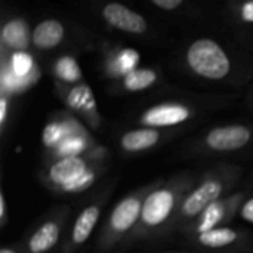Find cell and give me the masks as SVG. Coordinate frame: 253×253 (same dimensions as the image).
<instances>
[{
    "instance_id": "cb8c5ba5",
    "label": "cell",
    "mask_w": 253,
    "mask_h": 253,
    "mask_svg": "<svg viewBox=\"0 0 253 253\" xmlns=\"http://www.w3.org/2000/svg\"><path fill=\"white\" fill-rule=\"evenodd\" d=\"M151 3L165 10H173L182 6V0H151Z\"/></svg>"
},
{
    "instance_id": "8992f818",
    "label": "cell",
    "mask_w": 253,
    "mask_h": 253,
    "mask_svg": "<svg viewBox=\"0 0 253 253\" xmlns=\"http://www.w3.org/2000/svg\"><path fill=\"white\" fill-rule=\"evenodd\" d=\"M252 132L246 126L231 125L212 129L206 136V145L213 151H234L249 144Z\"/></svg>"
},
{
    "instance_id": "ac0fdd59",
    "label": "cell",
    "mask_w": 253,
    "mask_h": 253,
    "mask_svg": "<svg viewBox=\"0 0 253 253\" xmlns=\"http://www.w3.org/2000/svg\"><path fill=\"white\" fill-rule=\"evenodd\" d=\"M55 74L61 82L77 83L82 80V70L73 56H62L55 64Z\"/></svg>"
},
{
    "instance_id": "83f0119b",
    "label": "cell",
    "mask_w": 253,
    "mask_h": 253,
    "mask_svg": "<svg viewBox=\"0 0 253 253\" xmlns=\"http://www.w3.org/2000/svg\"><path fill=\"white\" fill-rule=\"evenodd\" d=\"M0 218H1V222H4V218H6V199H4L3 191L0 194Z\"/></svg>"
},
{
    "instance_id": "ba28073f",
    "label": "cell",
    "mask_w": 253,
    "mask_h": 253,
    "mask_svg": "<svg viewBox=\"0 0 253 253\" xmlns=\"http://www.w3.org/2000/svg\"><path fill=\"white\" fill-rule=\"evenodd\" d=\"M242 199V196H231L227 199H221L216 203H213L212 206H209L196 221L193 231L199 236L202 233L211 231L218 228V225L224 224L225 221L230 219V216L233 215V212L237 209L239 200Z\"/></svg>"
},
{
    "instance_id": "3957f363",
    "label": "cell",
    "mask_w": 253,
    "mask_h": 253,
    "mask_svg": "<svg viewBox=\"0 0 253 253\" xmlns=\"http://www.w3.org/2000/svg\"><path fill=\"white\" fill-rule=\"evenodd\" d=\"M147 196H148V193L145 190L138 191L135 194L125 197L113 209V212L107 221V227H105L104 237H102L105 248L114 245L120 237L127 234L135 227V224L141 219L142 206H144Z\"/></svg>"
},
{
    "instance_id": "7c38bea8",
    "label": "cell",
    "mask_w": 253,
    "mask_h": 253,
    "mask_svg": "<svg viewBox=\"0 0 253 253\" xmlns=\"http://www.w3.org/2000/svg\"><path fill=\"white\" fill-rule=\"evenodd\" d=\"M101 215V209L96 205L87 206L86 209H83L80 212V215L77 216L74 227H73V233H71V246L77 248L80 245H83L92 234L98 219Z\"/></svg>"
},
{
    "instance_id": "e0dca14e",
    "label": "cell",
    "mask_w": 253,
    "mask_h": 253,
    "mask_svg": "<svg viewBox=\"0 0 253 253\" xmlns=\"http://www.w3.org/2000/svg\"><path fill=\"white\" fill-rule=\"evenodd\" d=\"M157 80V74L150 68H136L125 76L123 86L129 92H139L153 86Z\"/></svg>"
},
{
    "instance_id": "9c48e42d",
    "label": "cell",
    "mask_w": 253,
    "mask_h": 253,
    "mask_svg": "<svg viewBox=\"0 0 253 253\" xmlns=\"http://www.w3.org/2000/svg\"><path fill=\"white\" fill-rule=\"evenodd\" d=\"M90 168L89 162L84 157H62L56 160L47 170V179L56 188L74 181L83 172Z\"/></svg>"
},
{
    "instance_id": "7a4b0ae2",
    "label": "cell",
    "mask_w": 253,
    "mask_h": 253,
    "mask_svg": "<svg viewBox=\"0 0 253 253\" xmlns=\"http://www.w3.org/2000/svg\"><path fill=\"white\" fill-rule=\"evenodd\" d=\"M187 64L197 74L209 80L224 79L231 68L225 50L211 39H199L187 50Z\"/></svg>"
},
{
    "instance_id": "f1b7e54d",
    "label": "cell",
    "mask_w": 253,
    "mask_h": 253,
    "mask_svg": "<svg viewBox=\"0 0 253 253\" xmlns=\"http://www.w3.org/2000/svg\"><path fill=\"white\" fill-rule=\"evenodd\" d=\"M0 253H16L13 249H10V248H3L1 251H0Z\"/></svg>"
},
{
    "instance_id": "2e32d148",
    "label": "cell",
    "mask_w": 253,
    "mask_h": 253,
    "mask_svg": "<svg viewBox=\"0 0 253 253\" xmlns=\"http://www.w3.org/2000/svg\"><path fill=\"white\" fill-rule=\"evenodd\" d=\"M239 240V233L230 227H218L215 230L202 233L197 236V242L211 249H219V248H227Z\"/></svg>"
},
{
    "instance_id": "d4e9b609",
    "label": "cell",
    "mask_w": 253,
    "mask_h": 253,
    "mask_svg": "<svg viewBox=\"0 0 253 253\" xmlns=\"http://www.w3.org/2000/svg\"><path fill=\"white\" fill-rule=\"evenodd\" d=\"M240 216L249 222V224H253V197H251L249 200H246L240 209Z\"/></svg>"
},
{
    "instance_id": "277c9868",
    "label": "cell",
    "mask_w": 253,
    "mask_h": 253,
    "mask_svg": "<svg viewBox=\"0 0 253 253\" xmlns=\"http://www.w3.org/2000/svg\"><path fill=\"white\" fill-rule=\"evenodd\" d=\"M227 188V176L213 175L206 178L197 188H194L181 203L179 216L182 219L199 218L209 206L221 200Z\"/></svg>"
},
{
    "instance_id": "30bf717a",
    "label": "cell",
    "mask_w": 253,
    "mask_h": 253,
    "mask_svg": "<svg viewBox=\"0 0 253 253\" xmlns=\"http://www.w3.org/2000/svg\"><path fill=\"white\" fill-rule=\"evenodd\" d=\"M61 222L58 219H50L43 222L28 239V252L47 253L52 251L61 237Z\"/></svg>"
},
{
    "instance_id": "ffe728a7",
    "label": "cell",
    "mask_w": 253,
    "mask_h": 253,
    "mask_svg": "<svg viewBox=\"0 0 253 253\" xmlns=\"http://www.w3.org/2000/svg\"><path fill=\"white\" fill-rule=\"evenodd\" d=\"M86 147H87L86 139L80 133H74V135H68L55 151L59 156V159L77 157L79 154H82L86 150Z\"/></svg>"
},
{
    "instance_id": "603a6c76",
    "label": "cell",
    "mask_w": 253,
    "mask_h": 253,
    "mask_svg": "<svg viewBox=\"0 0 253 253\" xmlns=\"http://www.w3.org/2000/svg\"><path fill=\"white\" fill-rule=\"evenodd\" d=\"M139 61V53L133 49H123L116 59V67L119 70V73L122 74H129L130 71L136 70L135 65Z\"/></svg>"
},
{
    "instance_id": "9a60e30c",
    "label": "cell",
    "mask_w": 253,
    "mask_h": 253,
    "mask_svg": "<svg viewBox=\"0 0 253 253\" xmlns=\"http://www.w3.org/2000/svg\"><path fill=\"white\" fill-rule=\"evenodd\" d=\"M1 42L4 46L13 49L15 52L24 50L28 44L27 24L19 19L9 21L1 30Z\"/></svg>"
},
{
    "instance_id": "8fae6325",
    "label": "cell",
    "mask_w": 253,
    "mask_h": 253,
    "mask_svg": "<svg viewBox=\"0 0 253 253\" xmlns=\"http://www.w3.org/2000/svg\"><path fill=\"white\" fill-rule=\"evenodd\" d=\"M65 30L61 21L46 19L33 30L31 40L39 49H53L62 42Z\"/></svg>"
},
{
    "instance_id": "5b68a950",
    "label": "cell",
    "mask_w": 253,
    "mask_h": 253,
    "mask_svg": "<svg viewBox=\"0 0 253 253\" xmlns=\"http://www.w3.org/2000/svg\"><path fill=\"white\" fill-rule=\"evenodd\" d=\"M191 110L184 104H159L148 108L139 119V122L151 129L156 127H169L187 122L191 117Z\"/></svg>"
},
{
    "instance_id": "5bb4252c",
    "label": "cell",
    "mask_w": 253,
    "mask_h": 253,
    "mask_svg": "<svg viewBox=\"0 0 253 253\" xmlns=\"http://www.w3.org/2000/svg\"><path fill=\"white\" fill-rule=\"evenodd\" d=\"M67 102L73 110L79 111L80 114H84L95 125L93 117H98V114H96V102H95L93 93H92V90H90V87L87 84H76V86H73L71 90L67 95Z\"/></svg>"
},
{
    "instance_id": "4fadbf2b",
    "label": "cell",
    "mask_w": 253,
    "mask_h": 253,
    "mask_svg": "<svg viewBox=\"0 0 253 253\" xmlns=\"http://www.w3.org/2000/svg\"><path fill=\"white\" fill-rule=\"evenodd\" d=\"M160 139V133L156 129L151 127H142V129H135L126 132L122 139V148L127 153H139L145 151L151 147H154Z\"/></svg>"
},
{
    "instance_id": "7402d4cb",
    "label": "cell",
    "mask_w": 253,
    "mask_h": 253,
    "mask_svg": "<svg viewBox=\"0 0 253 253\" xmlns=\"http://www.w3.org/2000/svg\"><path fill=\"white\" fill-rule=\"evenodd\" d=\"M33 70V59L31 56L21 50V52H13L10 58V74H13L18 79L27 77Z\"/></svg>"
},
{
    "instance_id": "484cf974",
    "label": "cell",
    "mask_w": 253,
    "mask_h": 253,
    "mask_svg": "<svg viewBox=\"0 0 253 253\" xmlns=\"http://www.w3.org/2000/svg\"><path fill=\"white\" fill-rule=\"evenodd\" d=\"M7 111H9V99H7V95L3 92L1 98H0V125H1V127H4V123L7 120Z\"/></svg>"
},
{
    "instance_id": "4316f807",
    "label": "cell",
    "mask_w": 253,
    "mask_h": 253,
    "mask_svg": "<svg viewBox=\"0 0 253 253\" xmlns=\"http://www.w3.org/2000/svg\"><path fill=\"white\" fill-rule=\"evenodd\" d=\"M240 15H242V19L253 24V1H246L243 6H242V10H240Z\"/></svg>"
},
{
    "instance_id": "44dd1931",
    "label": "cell",
    "mask_w": 253,
    "mask_h": 253,
    "mask_svg": "<svg viewBox=\"0 0 253 253\" xmlns=\"http://www.w3.org/2000/svg\"><path fill=\"white\" fill-rule=\"evenodd\" d=\"M98 178V169L95 166H90L86 172H83L79 178H76L74 181L59 187L58 190L62 193H80L87 190Z\"/></svg>"
},
{
    "instance_id": "d6986e66",
    "label": "cell",
    "mask_w": 253,
    "mask_h": 253,
    "mask_svg": "<svg viewBox=\"0 0 253 253\" xmlns=\"http://www.w3.org/2000/svg\"><path fill=\"white\" fill-rule=\"evenodd\" d=\"M68 136V127L65 122H50L43 130V144L47 148L56 150L61 142Z\"/></svg>"
},
{
    "instance_id": "6da1fadb",
    "label": "cell",
    "mask_w": 253,
    "mask_h": 253,
    "mask_svg": "<svg viewBox=\"0 0 253 253\" xmlns=\"http://www.w3.org/2000/svg\"><path fill=\"white\" fill-rule=\"evenodd\" d=\"M185 185L178 182L157 188L145 197L139 225L144 230H156L166 224L184 202Z\"/></svg>"
},
{
    "instance_id": "52a82bcc",
    "label": "cell",
    "mask_w": 253,
    "mask_h": 253,
    "mask_svg": "<svg viewBox=\"0 0 253 253\" xmlns=\"http://www.w3.org/2000/svg\"><path fill=\"white\" fill-rule=\"evenodd\" d=\"M102 16L113 28L130 34H142L147 30V21L138 12L120 3H108L102 7Z\"/></svg>"
}]
</instances>
